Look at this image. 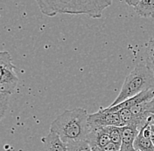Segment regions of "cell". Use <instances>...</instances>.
Returning a JSON list of instances; mask_svg holds the SVG:
<instances>
[{
	"mask_svg": "<svg viewBox=\"0 0 154 151\" xmlns=\"http://www.w3.org/2000/svg\"><path fill=\"white\" fill-rule=\"evenodd\" d=\"M87 110L76 107L66 110L54 120L50 126V132L57 134L66 144L87 141L90 128Z\"/></svg>",
	"mask_w": 154,
	"mask_h": 151,
	"instance_id": "6da1fadb",
	"label": "cell"
},
{
	"mask_svg": "<svg viewBox=\"0 0 154 151\" xmlns=\"http://www.w3.org/2000/svg\"><path fill=\"white\" fill-rule=\"evenodd\" d=\"M87 142L92 151H101L107 144L110 142L108 127L90 128Z\"/></svg>",
	"mask_w": 154,
	"mask_h": 151,
	"instance_id": "8992f818",
	"label": "cell"
},
{
	"mask_svg": "<svg viewBox=\"0 0 154 151\" xmlns=\"http://www.w3.org/2000/svg\"><path fill=\"white\" fill-rule=\"evenodd\" d=\"M145 110L146 112L150 114H152L154 115V98L149 102H147L146 104V107H145Z\"/></svg>",
	"mask_w": 154,
	"mask_h": 151,
	"instance_id": "e0dca14e",
	"label": "cell"
},
{
	"mask_svg": "<svg viewBox=\"0 0 154 151\" xmlns=\"http://www.w3.org/2000/svg\"><path fill=\"white\" fill-rule=\"evenodd\" d=\"M125 3L133 7L139 17L154 18V0H126Z\"/></svg>",
	"mask_w": 154,
	"mask_h": 151,
	"instance_id": "9c48e42d",
	"label": "cell"
},
{
	"mask_svg": "<svg viewBox=\"0 0 154 151\" xmlns=\"http://www.w3.org/2000/svg\"><path fill=\"white\" fill-rule=\"evenodd\" d=\"M149 122V127H150V139L154 145V115H151L148 120Z\"/></svg>",
	"mask_w": 154,
	"mask_h": 151,
	"instance_id": "2e32d148",
	"label": "cell"
},
{
	"mask_svg": "<svg viewBox=\"0 0 154 151\" xmlns=\"http://www.w3.org/2000/svg\"><path fill=\"white\" fill-rule=\"evenodd\" d=\"M154 98V89H150V90H146L142 92L141 94L137 95L135 97H132L129 100H126L124 102L118 104L115 107H108L104 108L107 112L109 113H118L120 110L124 109V108H131L132 107H134L136 105H139V104L145 103V102H149L151 101Z\"/></svg>",
	"mask_w": 154,
	"mask_h": 151,
	"instance_id": "52a82bcc",
	"label": "cell"
},
{
	"mask_svg": "<svg viewBox=\"0 0 154 151\" xmlns=\"http://www.w3.org/2000/svg\"><path fill=\"white\" fill-rule=\"evenodd\" d=\"M47 151H67V146L63 142L57 134L50 132L42 138Z\"/></svg>",
	"mask_w": 154,
	"mask_h": 151,
	"instance_id": "30bf717a",
	"label": "cell"
},
{
	"mask_svg": "<svg viewBox=\"0 0 154 151\" xmlns=\"http://www.w3.org/2000/svg\"><path fill=\"white\" fill-rule=\"evenodd\" d=\"M16 67L12 64L11 57L8 52L0 53V94L11 95L15 90L19 78L15 72Z\"/></svg>",
	"mask_w": 154,
	"mask_h": 151,
	"instance_id": "277c9868",
	"label": "cell"
},
{
	"mask_svg": "<svg viewBox=\"0 0 154 151\" xmlns=\"http://www.w3.org/2000/svg\"><path fill=\"white\" fill-rule=\"evenodd\" d=\"M67 151H92L87 141L71 142L67 144Z\"/></svg>",
	"mask_w": 154,
	"mask_h": 151,
	"instance_id": "5bb4252c",
	"label": "cell"
},
{
	"mask_svg": "<svg viewBox=\"0 0 154 151\" xmlns=\"http://www.w3.org/2000/svg\"><path fill=\"white\" fill-rule=\"evenodd\" d=\"M108 129H109V133L110 142H112L116 145H119L121 147V143H122V129H121V127L111 126V127H108Z\"/></svg>",
	"mask_w": 154,
	"mask_h": 151,
	"instance_id": "4fadbf2b",
	"label": "cell"
},
{
	"mask_svg": "<svg viewBox=\"0 0 154 151\" xmlns=\"http://www.w3.org/2000/svg\"><path fill=\"white\" fill-rule=\"evenodd\" d=\"M134 149L135 151H154V145L152 140L140 131L135 140Z\"/></svg>",
	"mask_w": 154,
	"mask_h": 151,
	"instance_id": "8fae6325",
	"label": "cell"
},
{
	"mask_svg": "<svg viewBox=\"0 0 154 151\" xmlns=\"http://www.w3.org/2000/svg\"><path fill=\"white\" fill-rule=\"evenodd\" d=\"M145 66L154 74V38L148 41L145 47Z\"/></svg>",
	"mask_w": 154,
	"mask_h": 151,
	"instance_id": "7c38bea8",
	"label": "cell"
},
{
	"mask_svg": "<svg viewBox=\"0 0 154 151\" xmlns=\"http://www.w3.org/2000/svg\"><path fill=\"white\" fill-rule=\"evenodd\" d=\"M150 89H154V74L145 64H139L125 78L119 95L109 107H115Z\"/></svg>",
	"mask_w": 154,
	"mask_h": 151,
	"instance_id": "3957f363",
	"label": "cell"
},
{
	"mask_svg": "<svg viewBox=\"0 0 154 151\" xmlns=\"http://www.w3.org/2000/svg\"><path fill=\"white\" fill-rule=\"evenodd\" d=\"M89 128L96 127H123L118 113H109L104 108H101L96 113L88 115Z\"/></svg>",
	"mask_w": 154,
	"mask_h": 151,
	"instance_id": "5b68a950",
	"label": "cell"
},
{
	"mask_svg": "<svg viewBox=\"0 0 154 151\" xmlns=\"http://www.w3.org/2000/svg\"><path fill=\"white\" fill-rule=\"evenodd\" d=\"M122 129V143L120 151H135L134 142L137 134H139V128L134 125H128L121 127Z\"/></svg>",
	"mask_w": 154,
	"mask_h": 151,
	"instance_id": "ba28073f",
	"label": "cell"
},
{
	"mask_svg": "<svg viewBox=\"0 0 154 151\" xmlns=\"http://www.w3.org/2000/svg\"><path fill=\"white\" fill-rule=\"evenodd\" d=\"M36 3L41 12L48 17H54L60 13H67L74 15L84 14L93 19L102 18L103 11L112 5L110 0H37Z\"/></svg>",
	"mask_w": 154,
	"mask_h": 151,
	"instance_id": "7a4b0ae2",
	"label": "cell"
},
{
	"mask_svg": "<svg viewBox=\"0 0 154 151\" xmlns=\"http://www.w3.org/2000/svg\"><path fill=\"white\" fill-rule=\"evenodd\" d=\"M9 95L0 94V113H1V119L4 118L5 113L8 108L9 105Z\"/></svg>",
	"mask_w": 154,
	"mask_h": 151,
	"instance_id": "9a60e30c",
	"label": "cell"
}]
</instances>
